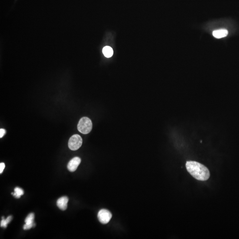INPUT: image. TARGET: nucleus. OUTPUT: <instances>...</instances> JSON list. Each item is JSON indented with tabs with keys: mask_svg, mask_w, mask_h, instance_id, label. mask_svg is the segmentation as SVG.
<instances>
[{
	"mask_svg": "<svg viewBox=\"0 0 239 239\" xmlns=\"http://www.w3.org/2000/svg\"><path fill=\"white\" fill-rule=\"evenodd\" d=\"M186 166L188 172L198 180L206 181L210 177V172L208 169L198 162L189 161L187 162Z\"/></svg>",
	"mask_w": 239,
	"mask_h": 239,
	"instance_id": "obj_1",
	"label": "nucleus"
},
{
	"mask_svg": "<svg viewBox=\"0 0 239 239\" xmlns=\"http://www.w3.org/2000/svg\"><path fill=\"white\" fill-rule=\"evenodd\" d=\"M92 123L91 119L87 117L82 118L78 124L79 132L84 134L89 133L92 129Z\"/></svg>",
	"mask_w": 239,
	"mask_h": 239,
	"instance_id": "obj_2",
	"label": "nucleus"
},
{
	"mask_svg": "<svg viewBox=\"0 0 239 239\" xmlns=\"http://www.w3.org/2000/svg\"><path fill=\"white\" fill-rule=\"evenodd\" d=\"M82 144V139L80 135L75 134L72 135L68 141V147L72 151L79 149Z\"/></svg>",
	"mask_w": 239,
	"mask_h": 239,
	"instance_id": "obj_3",
	"label": "nucleus"
},
{
	"mask_svg": "<svg viewBox=\"0 0 239 239\" xmlns=\"http://www.w3.org/2000/svg\"><path fill=\"white\" fill-rule=\"evenodd\" d=\"M112 215L110 211L106 209H102L98 213L97 218L99 221L103 224L108 223L111 219Z\"/></svg>",
	"mask_w": 239,
	"mask_h": 239,
	"instance_id": "obj_4",
	"label": "nucleus"
},
{
	"mask_svg": "<svg viewBox=\"0 0 239 239\" xmlns=\"http://www.w3.org/2000/svg\"><path fill=\"white\" fill-rule=\"evenodd\" d=\"M81 160L78 157H75L73 158L70 161L67 165L68 170L70 172H74L75 171L80 164Z\"/></svg>",
	"mask_w": 239,
	"mask_h": 239,
	"instance_id": "obj_5",
	"label": "nucleus"
},
{
	"mask_svg": "<svg viewBox=\"0 0 239 239\" xmlns=\"http://www.w3.org/2000/svg\"><path fill=\"white\" fill-rule=\"evenodd\" d=\"M34 214L33 213H31L28 215L25 220V224L23 226V229L28 230L31 229L34 224Z\"/></svg>",
	"mask_w": 239,
	"mask_h": 239,
	"instance_id": "obj_6",
	"label": "nucleus"
},
{
	"mask_svg": "<svg viewBox=\"0 0 239 239\" xmlns=\"http://www.w3.org/2000/svg\"><path fill=\"white\" fill-rule=\"evenodd\" d=\"M69 199L67 197L64 196L59 198L57 201V205L58 207L62 210H65L67 209V203Z\"/></svg>",
	"mask_w": 239,
	"mask_h": 239,
	"instance_id": "obj_7",
	"label": "nucleus"
},
{
	"mask_svg": "<svg viewBox=\"0 0 239 239\" xmlns=\"http://www.w3.org/2000/svg\"><path fill=\"white\" fill-rule=\"evenodd\" d=\"M228 34V31L226 29H221L215 30L213 32V35L216 38L220 39L226 37Z\"/></svg>",
	"mask_w": 239,
	"mask_h": 239,
	"instance_id": "obj_8",
	"label": "nucleus"
},
{
	"mask_svg": "<svg viewBox=\"0 0 239 239\" xmlns=\"http://www.w3.org/2000/svg\"><path fill=\"white\" fill-rule=\"evenodd\" d=\"M103 54L107 58H110L113 55V52L112 48L109 46H106L102 50Z\"/></svg>",
	"mask_w": 239,
	"mask_h": 239,
	"instance_id": "obj_9",
	"label": "nucleus"
},
{
	"mask_svg": "<svg viewBox=\"0 0 239 239\" xmlns=\"http://www.w3.org/2000/svg\"><path fill=\"white\" fill-rule=\"evenodd\" d=\"M23 193H24V192L22 189H21V188L17 187L14 189V193H12V194L16 198H20L21 196L23 195Z\"/></svg>",
	"mask_w": 239,
	"mask_h": 239,
	"instance_id": "obj_10",
	"label": "nucleus"
},
{
	"mask_svg": "<svg viewBox=\"0 0 239 239\" xmlns=\"http://www.w3.org/2000/svg\"><path fill=\"white\" fill-rule=\"evenodd\" d=\"M12 219V217L11 216H8L6 219H4V217H2V219L1 222V226L4 228H6L7 224L11 221Z\"/></svg>",
	"mask_w": 239,
	"mask_h": 239,
	"instance_id": "obj_11",
	"label": "nucleus"
},
{
	"mask_svg": "<svg viewBox=\"0 0 239 239\" xmlns=\"http://www.w3.org/2000/svg\"><path fill=\"white\" fill-rule=\"evenodd\" d=\"M5 168V164L4 163H1L0 164V173H1L3 172L4 169Z\"/></svg>",
	"mask_w": 239,
	"mask_h": 239,
	"instance_id": "obj_12",
	"label": "nucleus"
},
{
	"mask_svg": "<svg viewBox=\"0 0 239 239\" xmlns=\"http://www.w3.org/2000/svg\"><path fill=\"white\" fill-rule=\"evenodd\" d=\"M6 133V131L5 129H2V128L0 129V138H1L5 135Z\"/></svg>",
	"mask_w": 239,
	"mask_h": 239,
	"instance_id": "obj_13",
	"label": "nucleus"
}]
</instances>
